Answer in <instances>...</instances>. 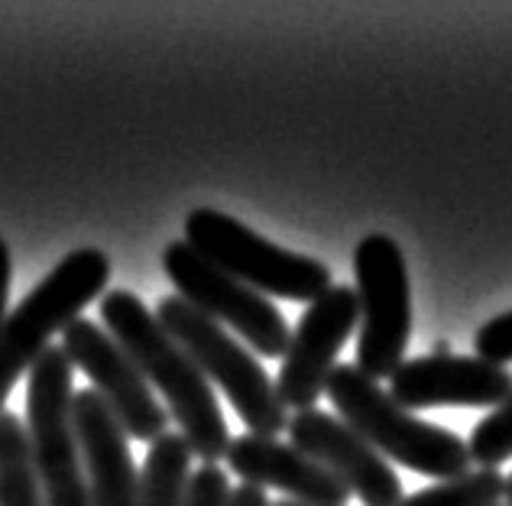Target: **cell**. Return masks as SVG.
Segmentation results:
<instances>
[{"mask_svg":"<svg viewBox=\"0 0 512 506\" xmlns=\"http://www.w3.org/2000/svg\"><path fill=\"white\" fill-rule=\"evenodd\" d=\"M325 393L338 409L341 422H347L370 448L402 468L438 477V481H454L474 464L467 442L441 425L415 419L409 409H402L393 396L380 390V383L360 374L357 364L334 367Z\"/></svg>","mask_w":512,"mask_h":506,"instance_id":"obj_2","label":"cell"},{"mask_svg":"<svg viewBox=\"0 0 512 506\" xmlns=\"http://www.w3.org/2000/svg\"><path fill=\"white\" fill-rule=\"evenodd\" d=\"M163 266L169 283L179 289V299H185L192 309L208 315L218 325H231L256 354H286L292 331L282 312L266 296L218 270L185 241H172L163 250Z\"/></svg>","mask_w":512,"mask_h":506,"instance_id":"obj_8","label":"cell"},{"mask_svg":"<svg viewBox=\"0 0 512 506\" xmlns=\"http://www.w3.org/2000/svg\"><path fill=\"white\" fill-rule=\"evenodd\" d=\"M360 325L357 292L350 286H331L305 309L295 325L289 348L282 354V370L276 377V393L286 409H315L325 393L338 354Z\"/></svg>","mask_w":512,"mask_h":506,"instance_id":"obj_10","label":"cell"},{"mask_svg":"<svg viewBox=\"0 0 512 506\" xmlns=\"http://www.w3.org/2000/svg\"><path fill=\"white\" fill-rule=\"evenodd\" d=\"M512 393V370L496 367L480 357L425 354L389 377V396L402 409L435 406H500Z\"/></svg>","mask_w":512,"mask_h":506,"instance_id":"obj_12","label":"cell"},{"mask_svg":"<svg viewBox=\"0 0 512 506\" xmlns=\"http://www.w3.org/2000/svg\"><path fill=\"white\" fill-rule=\"evenodd\" d=\"M506 477L500 471L477 468L454 481H438L435 487L415 490L399 506H503Z\"/></svg>","mask_w":512,"mask_h":506,"instance_id":"obj_17","label":"cell"},{"mask_svg":"<svg viewBox=\"0 0 512 506\" xmlns=\"http://www.w3.org/2000/svg\"><path fill=\"white\" fill-rule=\"evenodd\" d=\"M10 276H13V263H10V247L0 237V322L7 318V296H10Z\"/></svg>","mask_w":512,"mask_h":506,"instance_id":"obj_21","label":"cell"},{"mask_svg":"<svg viewBox=\"0 0 512 506\" xmlns=\"http://www.w3.org/2000/svg\"><path fill=\"white\" fill-rule=\"evenodd\" d=\"M72 377L75 367L62 348H46L26 383V435L46 506H91L72 419Z\"/></svg>","mask_w":512,"mask_h":506,"instance_id":"obj_6","label":"cell"},{"mask_svg":"<svg viewBox=\"0 0 512 506\" xmlns=\"http://www.w3.org/2000/svg\"><path fill=\"white\" fill-rule=\"evenodd\" d=\"M107 283H111V260L104 250H72L0 322V412L23 370H33L39 354L49 348V338L82 318L88 305L104 296Z\"/></svg>","mask_w":512,"mask_h":506,"instance_id":"obj_3","label":"cell"},{"mask_svg":"<svg viewBox=\"0 0 512 506\" xmlns=\"http://www.w3.org/2000/svg\"><path fill=\"white\" fill-rule=\"evenodd\" d=\"M360 338L357 370L380 383L406 361L412 338V283L402 247L386 234L363 237L354 250Z\"/></svg>","mask_w":512,"mask_h":506,"instance_id":"obj_7","label":"cell"},{"mask_svg":"<svg viewBox=\"0 0 512 506\" xmlns=\"http://www.w3.org/2000/svg\"><path fill=\"white\" fill-rule=\"evenodd\" d=\"M273 506H302V503H295V500H279V503H273Z\"/></svg>","mask_w":512,"mask_h":506,"instance_id":"obj_25","label":"cell"},{"mask_svg":"<svg viewBox=\"0 0 512 506\" xmlns=\"http://www.w3.org/2000/svg\"><path fill=\"white\" fill-rule=\"evenodd\" d=\"M72 419L82 448L91 506H137L140 471L133 468L124 425L88 386L72 399Z\"/></svg>","mask_w":512,"mask_h":506,"instance_id":"obj_13","label":"cell"},{"mask_svg":"<svg viewBox=\"0 0 512 506\" xmlns=\"http://www.w3.org/2000/svg\"><path fill=\"white\" fill-rule=\"evenodd\" d=\"M506 506H512V474L506 477Z\"/></svg>","mask_w":512,"mask_h":506,"instance_id":"obj_23","label":"cell"},{"mask_svg":"<svg viewBox=\"0 0 512 506\" xmlns=\"http://www.w3.org/2000/svg\"><path fill=\"white\" fill-rule=\"evenodd\" d=\"M435 354H451V351H448V341H438V344H435Z\"/></svg>","mask_w":512,"mask_h":506,"instance_id":"obj_24","label":"cell"},{"mask_svg":"<svg viewBox=\"0 0 512 506\" xmlns=\"http://www.w3.org/2000/svg\"><path fill=\"white\" fill-rule=\"evenodd\" d=\"M467 451L470 461H477V468L490 471L512 458V393L470 432Z\"/></svg>","mask_w":512,"mask_h":506,"instance_id":"obj_18","label":"cell"},{"mask_svg":"<svg viewBox=\"0 0 512 506\" xmlns=\"http://www.w3.org/2000/svg\"><path fill=\"white\" fill-rule=\"evenodd\" d=\"M62 354L94 383L91 390L104 399L130 438L153 445L159 435H166L169 409L159 406L153 386L143 380L137 364L98 322L75 318L62 331Z\"/></svg>","mask_w":512,"mask_h":506,"instance_id":"obj_9","label":"cell"},{"mask_svg":"<svg viewBox=\"0 0 512 506\" xmlns=\"http://www.w3.org/2000/svg\"><path fill=\"white\" fill-rule=\"evenodd\" d=\"M227 506H273V500L266 497L263 487H253V484H240L231 490V503Z\"/></svg>","mask_w":512,"mask_h":506,"instance_id":"obj_22","label":"cell"},{"mask_svg":"<svg viewBox=\"0 0 512 506\" xmlns=\"http://www.w3.org/2000/svg\"><path fill=\"white\" fill-rule=\"evenodd\" d=\"M231 503V477L218 464H205L188 481L185 506H227Z\"/></svg>","mask_w":512,"mask_h":506,"instance_id":"obj_20","label":"cell"},{"mask_svg":"<svg viewBox=\"0 0 512 506\" xmlns=\"http://www.w3.org/2000/svg\"><path fill=\"white\" fill-rule=\"evenodd\" d=\"M474 348L480 361H490L496 367L512 364V312L490 318L487 325H480Z\"/></svg>","mask_w":512,"mask_h":506,"instance_id":"obj_19","label":"cell"},{"mask_svg":"<svg viewBox=\"0 0 512 506\" xmlns=\"http://www.w3.org/2000/svg\"><path fill=\"white\" fill-rule=\"evenodd\" d=\"M192 481V448L179 432L159 435L140 471L137 506H185Z\"/></svg>","mask_w":512,"mask_h":506,"instance_id":"obj_15","label":"cell"},{"mask_svg":"<svg viewBox=\"0 0 512 506\" xmlns=\"http://www.w3.org/2000/svg\"><path fill=\"white\" fill-rule=\"evenodd\" d=\"M286 432L289 445L331 471L350 494L363 500V506H399L406 500L399 474L389 468V461L338 416H328L321 409H302L289 419Z\"/></svg>","mask_w":512,"mask_h":506,"instance_id":"obj_11","label":"cell"},{"mask_svg":"<svg viewBox=\"0 0 512 506\" xmlns=\"http://www.w3.org/2000/svg\"><path fill=\"white\" fill-rule=\"evenodd\" d=\"M156 322L169 338L198 364L208 383H218L231 399L237 416L247 422L250 435L276 438L289 425V412L276 393V383L260 367V361L237 344L227 331L201 315L179 296H166L156 305Z\"/></svg>","mask_w":512,"mask_h":506,"instance_id":"obj_4","label":"cell"},{"mask_svg":"<svg viewBox=\"0 0 512 506\" xmlns=\"http://www.w3.org/2000/svg\"><path fill=\"white\" fill-rule=\"evenodd\" d=\"M227 468H231L244 484L253 487H276L286 497L302 506H347L350 490L325 471L315 458L295 445L279 442V438L263 435H240L231 438L227 448Z\"/></svg>","mask_w":512,"mask_h":506,"instance_id":"obj_14","label":"cell"},{"mask_svg":"<svg viewBox=\"0 0 512 506\" xmlns=\"http://www.w3.org/2000/svg\"><path fill=\"white\" fill-rule=\"evenodd\" d=\"M185 244L227 276L260 292V296L312 305L334 286L325 263L266 241V237L250 231L244 221L221 215L214 208H198L188 215Z\"/></svg>","mask_w":512,"mask_h":506,"instance_id":"obj_5","label":"cell"},{"mask_svg":"<svg viewBox=\"0 0 512 506\" xmlns=\"http://www.w3.org/2000/svg\"><path fill=\"white\" fill-rule=\"evenodd\" d=\"M104 331L130 357L143 380L166 396L172 419L179 422V435L205 464H218L231 448V429L224 422L218 396L208 377L188 357L169 331L156 322V315L127 289H111L101 296Z\"/></svg>","mask_w":512,"mask_h":506,"instance_id":"obj_1","label":"cell"},{"mask_svg":"<svg viewBox=\"0 0 512 506\" xmlns=\"http://www.w3.org/2000/svg\"><path fill=\"white\" fill-rule=\"evenodd\" d=\"M0 506H46L30 435L13 412H0Z\"/></svg>","mask_w":512,"mask_h":506,"instance_id":"obj_16","label":"cell"}]
</instances>
